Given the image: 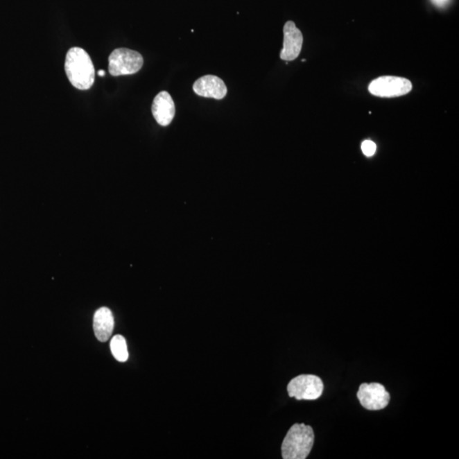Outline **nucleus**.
<instances>
[{"label": "nucleus", "instance_id": "nucleus-1", "mask_svg": "<svg viewBox=\"0 0 459 459\" xmlns=\"http://www.w3.org/2000/svg\"><path fill=\"white\" fill-rule=\"evenodd\" d=\"M65 71L71 85L78 89H89L95 82L93 62L82 48L73 47L67 52Z\"/></svg>", "mask_w": 459, "mask_h": 459}, {"label": "nucleus", "instance_id": "nucleus-2", "mask_svg": "<svg viewBox=\"0 0 459 459\" xmlns=\"http://www.w3.org/2000/svg\"><path fill=\"white\" fill-rule=\"evenodd\" d=\"M314 431L309 425L295 424L289 428L282 445L284 459H306L314 444Z\"/></svg>", "mask_w": 459, "mask_h": 459}, {"label": "nucleus", "instance_id": "nucleus-3", "mask_svg": "<svg viewBox=\"0 0 459 459\" xmlns=\"http://www.w3.org/2000/svg\"><path fill=\"white\" fill-rule=\"evenodd\" d=\"M142 55L137 51L120 48L109 56V73L112 76L130 75L138 73L143 66Z\"/></svg>", "mask_w": 459, "mask_h": 459}, {"label": "nucleus", "instance_id": "nucleus-4", "mask_svg": "<svg viewBox=\"0 0 459 459\" xmlns=\"http://www.w3.org/2000/svg\"><path fill=\"white\" fill-rule=\"evenodd\" d=\"M324 386L315 375L302 374L293 379L288 386L289 397L297 400H317L322 396Z\"/></svg>", "mask_w": 459, "mask_h": 459}, {"label": "nucleus", "instance_id": "nucleus-5", "mask_svg": "<svg viewBox=\"0 0 459 459\" xmlns=\"http://www.w3.org/2000/svg\"><path fill=\"white\" fill-rule=\"evenodd\" d=\"M412 89V83L408 78L394 76L379 77L368 86L372 95L383 98L405 96Z\"/></svg>", "mask_w": 459, "mask_h": 459}, {"label": "nucleus", "instance_id": "nucleus-6", "mask_svg": "<svg viewBox=\"0 0 459 459\" xmlns=\"http://www.w3.org/2000/svg\"><path fill=\"white\" fill-rule=\"evenodd\" d=\"M357 397L364 408L378 411L386 408L390 402V394L385 386L379 383H363L359 387Z\"/></svg>", "mask_w": 459, "mask_h": 459}, {"label": "nucleus", "instance_id": "nucleus-7", "mask_svg": "<svg viewBox=\"0 0 459 459\" xmlns=\"http://www.w3.org/2000/svg\"><path fill=\"white\" fill-rule=\"evenodd\" d=\"M284 49L281 51L280 58L284 61H295L302 49V33L297 28L295 22L289 21L284 25Z\"/></svg>", "mask_w": 459, "mask_h": 459}, {"label": "nucleus", "instance_id": "nucleus-8", "mask_svg": "<svg viewBox=\"0 0 459 459\" xmlns=\"http://www.w3.org/2000/svg\"><path fill=\"white\" fill-rule=\"evenodd\" d=\"M193 90L199 96L221 100L227 96V88L221 78L206 75L194 83Z\"/></svg>", "mask_w": 459, "mask_h": 459}, {"label": "nucleus", "instance_id": "nucleus-9", "mask_svg": "<svg viewBox=\"0 0 459 459\" xmlns=\"http://www.w3.org/2000/svg\"><path fill=\"white\" fill-rule=\"evenodd\" d=\"M153 115L161 126H168L171 123L175 115L174 101L167 92H162L154 98Z\"/></svg>", "mask_w": 459, "mask_h": 459}, {"label": "nucleus", "instance_id": "nucleus-10", "mask_svg": "<svg viewBox=\"0 0 459 459\" xmlns=\"http://www.w3.org/2000/svg\"><path fill=\"white\" fill-rule=\"evenodd\" d=\"M94 331L97 340L107 342L110 338L114 329V318L110 309L101 307L94 315Z\"/></svg>", "mask_w": 459, "mask_h": 459}, {"label": "nucleus", "instance_id": "nucleus-11", "mask_svg": "<svg viewBox=\"0 0 459 459\" xmlns=\"http://www.w3.org/2000/svg\"><path fill=\"white\" fill-rule=\"evenodd\" d=\"M111 352L116 361L120 363L126 362L129 358V352L125 338L121 336H116L111 341Z\"/></svg>", "mask_w": 459, "mask_h": 459}, {"label": "nucleus", "instance_id": "nucleus-12", "mask_svg": "<svg viewBox=\"0 0 459 459\" xmlns=\"http://www.w3.org/2000/svg\"><path fill=\"white\" fill-rule=\"evenodd\" d=\"M362 150L365 155L371 157L376 152V144L372 141H365L362 144Z\"/></svg>", "mask_w": 459, "mask_h": 459}, {"label": "nucleus", "instance_id": "nucleus-13", "mask_svg": "<svg viewBox=\"0 0 459 459\" xmlns=\"http://www.w3.org/2000/svg\"><path fill=\"white\" fill-rule=\"evenodd\" d=\"M431 1L435 6L440 7V8H442V7L449 3V0H431Z\"/></svg>", "mask_w": 459, "mask_h": 459}, {"label": "nucleus", "instance_id": "nucleus-14", "mask_svg": "<svg viewBox=\"0 0 459 459\" xmlns=\"http://www.w3.org/2000/svg\"><path fill=\"white\" fill-rule=\"evenodd\" d=\"M98 75H99V76L101 77H104L105 75H106V71L103 70H100L99 71H98Z\"/></svg>", "mask_w": 459, "mask_h": 459}]
</instances>
